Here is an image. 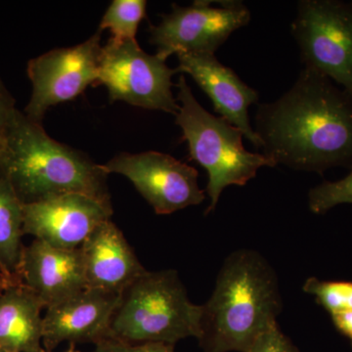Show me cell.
Masks as SVG:
<instances>
[{"label":"cell","mask_w":352,"mask_h":352,"mask_svg":"<svg viewBox=\"0 0 352 352\" xmlns=\"http://www.w3.org/2000/svg\"><path fill=\"white\" fill-rule=\"evenodd\" d=\"M19 272L23 284L41 298L45 308L87 289L80 248L60 249L34 239L23 249Z\"/></svg>","instance_id":"obj_14"},{"label":"cell","mask_w":352,"mask_h":352,"mask_svg":"<svg viewBox=\"0 0 352 352\" xmlns=\"http://www.w3.org/2000/svg\"><path fill=\"white\" fill-rule=\"evenodd\" d=\"M291 32L305 68L338 83L352 97V2L302 0Z\"/></svg>","instance_id":"obj_6"},{"label":"cell","mask_w":352,"mask_h":352,"mask_svg":"<svg viewBox=\"0 0 352 352\" xmlns=\"http://www.w3.org/2000/svg\"><path fill=\"white\" fill-rule=\"evenodd\" d=\"M120 300L118 294L87 288L46 308L43 349L51 352L65 342L96 344L111 337V323Z\"/></svg>","instance_id":"obj_12"},{"label":"cell","mask_w":352,"mask_h":352,"mask_svg":"<svg viewBox=\"0 0 352 352\" xmlns=\"http://www.w3.org/2000/svg\"><path fill=\"white\" fill-rule=\"evenodd\" d=\"M333 327L351 342L352 349V310L330 316Z\"/></svg>","instance_id":"obj_24"},{"label":"cell","mask_w":352,"mask_h":352,"mask_svg":"<svg viewBox=\"0 0 352 352\" xmlns=\"http://www.w3.org/2000/svg\"><path fill=\"white\" fill-rule=\"evenodd\" d=\"M101 31L85 43L57 48L34 58L28 64L32 85L25 116L41 124L48 109L73 100L88 85L98 82L102 48Z\"/></svg>","instance_id":"obj_9"},{"label":"cell","mask_w":352,"mask_h":352,"mask_svg":"<svg viewBox=\"0 0 352 352\" xmlns=\"http://www.w3.org/2000/svg\"><path fill=\"white\" fill-rule=\"evenodd\" d=\"M80 249L88 289L122 295L147 271L111 219L97 226Z\"/></svg>","instance_id":"obj_15"},{"label":"cell","mask_w":352,"mask_h":352,"mask_svg":"<svg viewBox=\"0 0 352 352\" xmlns=\"http://www.w3.org/2000/svg\"><path fill=\"white\" fill-rule=\"evenodd\" d=\"M0 352H6V351H1V349H0Z\"/></svg>","instance_id":"obj_27"},{"label":"cell","mask_w":352,"mask_h":352,"mask_svg":"<svg viewBox=\"0 0 352 352\" xmlns=\"http://www.w3.org/2000/svg\"><path fill=\"white\" fill-rule=\"evenodd\" d=\"M23 226V204L10 185L0 177V275L21 281L20 263L25 247Z\"/></svg>","instance_id":"obj_17"},{"label":"cell","mask_w":352,"mask_h":352,"mask_svg":"<svg viewBox=\"0 0 352 352\" xmlns=\"http://www.w3.org/2000/svg\"><path fill=\"white\" fill-rule=\"evenodd\" d=\"M282 311L279 280L270 261L256 250H237L224 259L214 291L201 305L199 344L204 352H249Z\"/></svg>","instance_id":"obj_2"},{"label":"cell","mask_w":352,"mask_h":352,"mask_svg":"<svg viewBox=\"0 0 352 352\" xmlns=\"http://www.w3.org/2000/svg\"><path fill=\"white\" fill-rule=\"evenodd\" d=\"M302 291L315 298L317 305L333 315L352 310V281H325L309 277Z\"/></svg>","instance_id":"obj_19"},{"label":"cell","mask_w":352,"mask_h":352,"mask_svg":"<svg viewBox=\"0 0 352 352\" xmlns=\"http://www.w3.org/2000/svg\"><path fill=\"white\" fill-rule=\"evenodd\" d=\"M43 352H50V351H46L45 349H44ZM66 352H78V351H76L75 344H69V349Z\"/></svg>","instance_id":"obj_26"},{"label":"cell","mask_w":352,"mask_h":352,"mask_svg":"<svg viewBox=\"0 0 352 352\" xmlns=\"http://www.w3.org/2000/svg\"><path fill=\"white\" fill-rule=\"evenodd\" d=\"M25 234L60 249L75 250L97 226L111 219L113 208L82 194H65L23 205Z\"/></svg>","instance_id":"obj_11"},{"label":"cell","mask_w":352,"mask_h":352,"mask_svg":"<svg viewBox=\"0 0 352 352\" xmlns=\"http://www.w3.org/2000/svg\"><path fill=\"white\" fill-rule=\"evenodd\" d=\"M195 1L191 6L173 4L170 13L163 14L159 25L150 27V41L164 60L179 53L214 54L232 32L249 24L251 12L241 1Z\"/></svg>","instance_id":"obj_8"},{"label":"cell","mask_w":352,"mask_h":352,"mask_svg":"<svg viewBox=\"0 0 352 352\" xmlns=\"http://www.w3.org/2000/svg\"><path fill=\"white\" fill-rule=\"evenodd\" d=\"M176 56L177 73L192 76L210 97L215 112L239 129L254 148H263L249 119V107L258 101V92L248 87L232 69L220 63L214 54L179 53Z\"/></svg>","instance_id":"obj_13"},{"label":"cell","mask_w":352,"mask_h":352,"mask_svg":"<svg viewBox=\"0 0 352 352\" xmlns=\"http://www.w3.org/2000/svg\"><path fill=\"white\" fill-rule=\"evenodd\" d=\"M104 170L126 176L157 214H173L205 201L196 168L160 152L122 153L105 164Z\"/></svg>","instance_id":"obj_10"},{"label":"cell","mask_w":352,"mask_h":352,"mask_svg":"<svg viewBox=\"0 0 352 352\" xmlns=\"http://www.w3.org/2000/svg\"><path fill=\"white\" fill-rule=\"evenodd\" d=\"M45 305L23 283L11 285L0 294V349L6 352H43Z\"/></svg>","instance_id":"obj_16"},{"label":"cell","mask_w":352,"mask_h":352,"mask_svg":"<svg viewBox=\"0 0 352 352\" xmlns=\"http://www.w3.org/2000/svg\"><path fill=\"white\" fill-rule=\"evenodd\" d=\"M201 305L190 300L176 270L146 271L120 295L111 337L129 344L175 346L201 336Z\"/></svg>","instance_id":"obj_4"},{"label":"cell","mask_w":352,"mask_h":352,"mask_svg":"<svg viewBox=\"0 0 352 352\" xmlns=\"http://www.w3.org/2000/svg\"><path fill=\"white\" fill-rule=\"evenodd\" d=\"M176 87L179 110L175 124L182 129V140L188 144L190 157L208 175L207 215L214 212L227 187L245 186L261 168H275L276 164L263 154L247 151L243 132L201 107L184 76H179Z\"/></svg>","instance_id":"obj_5"},{"label":"cell","mask_w":352,"mask_h":352,"mask_svg":"<svg viewBox=\"0 0 352 352\" xmlns=\"http://www.w3.org/2000/svg\"><path fill=\"white\" fill-rule=\"evenodd\" d=\"M352 2V1H351Z\"/></svg>","instance_id":"obj_28"},{"label":"cell","mask_w":352,"mask_h":352,"mask_svg":"<svg viewBox=\"0 0 352 352\" xmlns=\"http://www.w3.org/2000/svg\"><path fill=\"white\" fill-rule=\"evenodd\" d=\"M17 283H23V282L21 281V280L9 279V278L3 277L0 275V294H1L4 289L8 288L9 286H11V285Z\"/></svg>","instance_id":"obj_25"},{"label":"cell","mask_w":352,"mask_h":352,"mask_svg":"<svg viewBox=\"0 0 352 352\" xmlns=\"http://www.w3.org/2000/svg\"><path fill=\"white\" fill-rule=\"evenodd\" d=\"M352 205V168L338 182H324L309 190L308 208L315 214H325L340 205Z\"/></svg>","instance_id":"obj_20"},{"label":"cell","mask_w":352,"mask_h":352,"mask_svg":"<svg viewBox=\"0 0 352 352\" xmlns=\"http://www.w3.org/2000/svg\"><path fill=\"white\" fill-rule=\"evenodd\" d=\"M91 352H175V346L160 344V342H145V344H129L109 337L94 344Z\"/></svg>","instance_id":"obj_22"},{"label":"cell","mask_w":352,"mask_h":352,"mask_svg":"<svg viewBox=\"0 0 352 352\" xmlns=\"http://www.w3.org/2000/svg\"><path fill=\"white\" fill-rule=\"evenodd\" d=\"M144 0H113L104 14L99 31L110 30L117 41L135 39L136 32L146 15Z\"/></svg>","instance_id":"obj_18"},{"label":"cell","mask_w":352,"mask_h":352,"mask_svg":"<svg viewBox=\"0 0 352 352\" xmlns=\"http://www.w3.org/2000/svg\"><path fill=\"white\" fill-rule=\"evenodd\" d=\"M102 164L50 138L41 124L16 110L0 147V177L23 205L82 194L112 208Z\"/></svg>","instance_id":"obj_3"},{"label":"cell","mask_w":352,"mask_h":352,"mask_svg":"<svg viewBox=\"0 0 352 352\" xmlns=\"http://www.w3.org/2000/svg\"><path fill=\"white\" fill-rule=\"evenodd\" d=\"M249 352H300L287 337L279 324L268 329L256 339Z\"/></svg>","instance_id":"obj_21"},{"label":"cell","mask_w":352,"mask_h":352,"mask_svg":"<svg viewBox=\"0 0 352 352\" xmlns=\"http://www.w3.org/2000/svg\"><path fill=\"white\" fill-rule=\"evenodd\" d=\"M254 122L276 166L319 175L352 168V97L317 72L303 68L286 94L258 106Z\"/></svg>","instance_id":"obj_1"},{"label":"cell","mask_w":352,"mask_h":352,"mask_svg":"<svg viewBox=\"0 0 352 352\" xmlns=\"http://www.w3.org/2000/svg\"><path fill=\"white\" fill-rule=\"evenodd\" d=\"M176 73L163 58L141 50L136 39L111 38L102 48L98 82L107 87L112 101L175 116L179 105L171 78Z\"/></svg>","instance_id":"obj_7"},{"label":"cell","mask_w":352,"mask_h":352,"mask_svg":"<svg viewBox=\"0 0 352 352\" xmlns=\"http://www.w3.org/2000/svg\"><path fill=\"white\" fill-rule=\"evenodd\" d=\"M16 110L17 109L15 107V100L12 95L9 94L6 85L0 80V147L3 142L9 122Z\"/></svg>","instance_id":"obj_23"}]
</instances>
